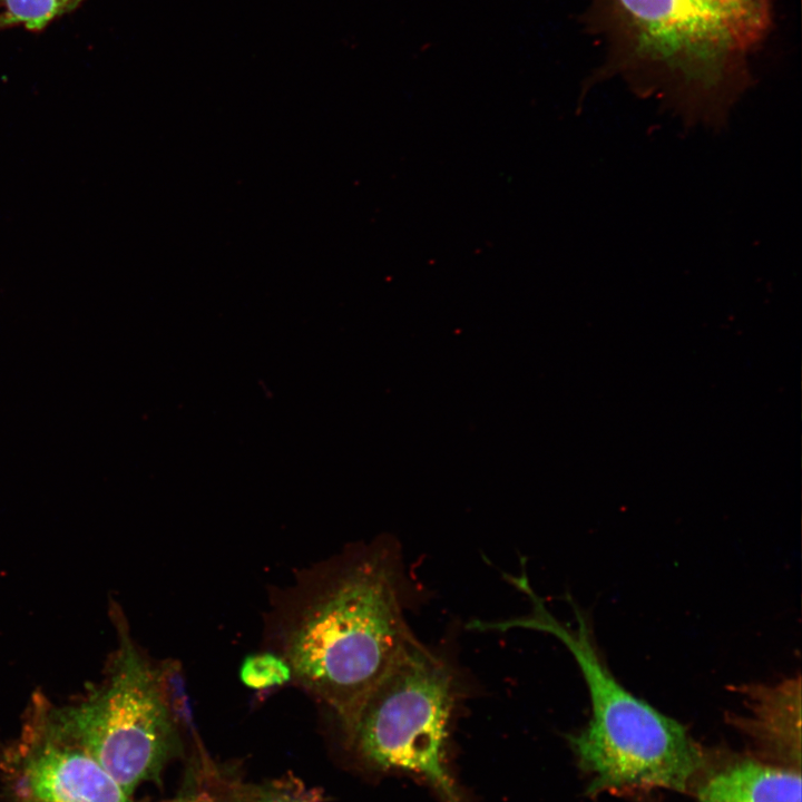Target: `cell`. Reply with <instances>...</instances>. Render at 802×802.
<instances>
[{
  "instance_id": "6da1fadb",
  "label": "cell",
  "mask_w": 802,
  "mask_h": 802,
  "mask_svg": "<svg viewBox=\"0 0 802 802\" xmlns=\"http://www.w3.org/2000/svg\"><path fill=\"white\" fill-rule=\"evenodd\" d=\"M267 623L272 652L330 710L349 744L369 694L414 636L399 554L373 541L303 569Z\"/></svg>"
},
{
  "instance_id": "7a4b0ae2",
  "label": "cell",
  "mask_w": 802,
  "mask_h": 802,
  "mask_svg": "<svg viewBox=\"0 0 802 802\" xmlns=\"http://www.w3.org/2000/svg\"><path fill=\"white\" fill-rule=\"evenodd\" d=\"M608 56L591 78L620 76L685 128L723 130L753 79L749 57L771 26L769 0H593Z\"/></svg>"
},
{
  "instance_id": "3957f363",
  "label": "cell",
  "mask_w": 802,
  "mask_h": 802,
  "mask_svg": "<svg viewBox=\"0 0 802 802\" xmlns=\"http://www.w3.org/2000/svg\"><path fill=\"white\" fill-rule=\"evenodd\" d=\"M539 615L536 626L568 647L589 692L591 717L571 744L581 766L593 775L590 790L659 786L684 791L702 764L686 728L617 681L580 612H576V627L561 625L544 609Z\"/></svg>"
},
{
  "instance_id": "277c9868",
  "label": "cell",
  "mask_w": 802,
  "mask_h": 802,
  "mask_svg": "<svg viewBox=\"0 0 802 802\" xmlns=\"http://www.w3.org/2000/svg\"><path fill=\"white\" fill-rule=\"evenodd\" d=\"M457 695L454 669L413 636L369 694L348 745L374 770L415 774L444 802H462L446 763Z\"/></svg>"
},
{
  "instance_id": "5b68a950",
  "label": "cell",
  "mask_w": 802,
  "mask_h": 802,
  "mask_svg": "<svg viewBox=\"0 0 802 802\" xmlns=\"http://www.w3.org/2000/svg\"><path fill=\"white\" fill-rule=\"evenodd\" d=\"M118 645L107 676L79 702L57 707L66 730L128 793L158 781L178 745L175 717L158 669L139 651L124 617L114 614Z\"/></svg>"
},
{
  "instance_id": "8992f818",
  "label": "cell",
  "mask_w": 802,
  "mask_h": 802,
  "mask_svg": "<svg viewBox=\"0 0 802 802\" xmlns=\"http://www.w3.org/2000/svg\"><path fill=\"white\" fill-rule=\"evenodd\" d=\"M9 802H133L36 695L20 734L0 750Z\"/></svg>"
},
{
  "instance_id": "52a82bcc",
  "label": "cell",
  "mask_w": 802,
  "mask_h": 802,
  "mask_svg": "<svg viewBox=\"0 0 802 802\" xmlns=\"http://www.w3.org/2000/svg\"><path fill=\"white\" fill-rule=\"evenodd\" d=\"M700 802H801L794 771L743 763L713 776L698 791Z\"/></svg>"
},
{
  "instance_id": "ba28073f",
  "label": "cell",
  "mask_w": 802,
  "mask_h": 802,
  "mask_svg": "<svg viewBox=\"0 0 802 802\" xmlns=\"http://www.w3.org/2000/svg\"><path fill=\"white\" fill-rule=\"evenodd\" d=\"M84 0H0V30L23 26L45 29L52 20L75 10Z\"/></svg>"
},
{
  "instance_id": "9c48e42d",
  "label": "cell",
  "mask_w": 802,
  "mask_h": 802,
  "mask_svg": "<svg viewBox=\"0 0 802 802\" xmlns=\"http://www.w3.org/2000/svg\"><path fill=\"white\" fill-rule=\"evenodd\" d=\"M244 685L253 689L283 686L292 681L288 664L272 651H262L245 657L239 667Z\"/></svg>"
},
{
  "instance_id": "30bf717a",
  "label": "cell",
  "mask_w": 802,
  "mask_h": 802,
  "mask_svg": "<svg viewBox=\"0 0 802 802\" xmlns=\"http://www.w3.org/2000/svg\"><path fill=\"white\" fill-rule=\"evenodd\" d=\"M257 802H322L314 790L293 775L283 776L265 785L257 793Z\"/></svg>"
},
{
  "instance_id": "8fae6325",
  "label": "cell",
  "mask_w": 802,
  "mask_h": 802,
  "mask_svg": "<svg viewBox=\"0 0 802 802\" xmlns=\"http://www.w3.org/2000/svg\"><path fill=\"white\" fill-rule=\"evenodd\" d=\"M170 802H257V799L246 800L244 796L235 793L205 788L184 794Z\"/></svg>"
}]
</instances>
